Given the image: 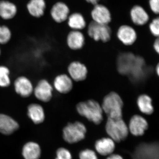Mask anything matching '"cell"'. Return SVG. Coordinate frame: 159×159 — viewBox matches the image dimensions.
Returning a JSON list of instances; mask_svg holds the SVG:
<instances>
[{"label": "cell", "instance_id": "cell-33", "mask_svg": "<svg viewBox=\"0 0 159 159\" xmlns=\"http://www.w3.org/2000/svg\"><path fill=\"white\" fill-rule=\"evenodd\" d=\"M85 1L95 6V5L99 4L100 0H85Z\"/></svg>", "mask_w": 159, "mask_h": 159}, {"label": "cell", "instance_id": "cell-20", "mask_svg": "<svg viewBox=\"0 0 159 159\" xmlns=\"http://www.w3.org/2000/svg\"><path fill=\"white\" fill-rule=\"evenodd\" d=\"M115 148V142L110 138H104L99 139L95 143V148L97 152L103 156L112 154Z\"/></svg>", "mask_w": 159, "mask_h": 159}, {"label": "cell", "instance_id": "cell-15", "mask_svg": "<svg viewBox=\"0 0 159 159\" xmlns=\"http://www.w3.org/2000/svg\"><path fill=\"white\" fill-rule=\"evenodd\" d=\"M73 87V80L66 74H60L54 78L53 88L60 93H68L70 92Z\"/></svg>", "mask_w": 159, "mask_h": 159}, {"label": "cell", "instance_id": "cell-21", "mask_svg": "<svg viewBox=\"0 0 159 159\" xmlns=\"http://www.w3.org/2000/svg\"><path fill=\"white\" fill-rule=\"evenodd\" d=\"M17 6L8 0H0V17L9 20L12 19L17 14Z\"/></svg>", "mask_w": 159, "mask_h": 159}, {"label": "cell", "instance_id": "cell-18", "mask_svg": "<svg viewBox=\"0 0 159 159\" xmlns=\"http://www.w3.org/2000/svg\"><path fill=\"white\" fill-rule=\"evenodd\" d=\"M19 128L18 123L11 117L6 114L0 113V133L10 135Z\"/></svg>", "mask_w": 159, "mask_h": 159}, {"label": "cell", "instance_id": "cell-2", "mask_svg": "<svg viewBox=\"0 0 159 159\" xmlns=\"http://www.w3.org/2000/svg\"><path fill=\"white\" fill-rule=\"evenodd\" d=\"M102 106L103 113L111 119H122L123 102L119 94L111 92L103 98Z\"/></svg>", "mask_w": 159, "mask_h": 159}, {"label": "cell", "instance_id": "cell-22", "mask_svg": "<svg viewBox=\"0 0 159 159\" xmlns=\"http://www.w3.org/2000/svg\"><path fill=\"white\" fill-rule=\"evenodd\" d=\"M136 104L141 115L150 116L153 113L154 107L152 99L147 94L139 95L137 99Z\"/></svg>", "mask_w": 159, "mask_h": 159}, {"label": "cell", "instance_id": "cell-35", "mask_svg": "<svg viewBox=\"0 0 159 159\" xmlns=\"http://www.w3.org/2000/svg\"><path fill=\"white\" fill-rule=\"evenodd\" d=\"M1 54H2V50H1V48H0V57H1Z\"/></svg>", "mask_w": 159, "mask_h": 159}, {"label": "cell", "instance_id": "cell-3", "mask_svg": "<svg viewBox=\"0 0 159 159\" xmlns=\"http://www.w3.org/2000/svg\"><path fill=\"white\" fill-rule=\"evenodd\" d=\"M106 130L111 139L115 142L124 141L128 136V127L122 119H111L107 118Z\"/></svg>", "mask_w": 159, "mask_h": 159}, {"label": "cell", "instance_id": "cell-11", "mask_svg": "<svg viewBox=\"0 0 159 159\" xmlns=\"http://www.w3.org/2000/svg\"><path fill=\"white\" fill-rule=\"evenodd\" d=\"M91 17L95 22L108 25L111 20L110 11L108 8L102 4L94 6L91 11Z\"/></svg>", "mask_w": 159, "mask_h": 159}, {"label": "cell", "instance_id": "cell-29", "mask_svg": "<svg viewBox=\"0 0 159 159\" xmlns=\"http://www.w3.org/2000/svg\"><path fill=\"white\" fill-rule=\"evenodd\" d=\"M56 155L57 157L55 159H72L70 152L64 148H58L56 152Z\"/></svg>", "mask_w": 159, "mask_h": 159}, {"label": "cell", "instance_id": "cell-9", "mask_svg": "<svg viewBox=\"0 0 159 159\" xmlns=\"http://www.w3.org/2000/svg\"><path fill=\"white\" fill-rule=\"evenodd\" d=\"M49 13L54 22L61 24L67 20L70 15V10L65 3L57 2L51 7Z\"/></svg>", "mask_w": 159, "mask_h": 159}, {"label": "cell", "instance_id": "cell-5", "mask_svg": "<svg viewBox=\"0 0 159 159\" xmlns=\"http://www.w3.org/2000/svg\"><path fill=\"white\" fill-rule=\"evenodd\" d=\"M87 129L83 123L80 122L69 123L63 130V137L69 144H74L85 138Z\"/></svg>", "mask_w": 159, "mask_h": 159}, {"label": "cell", "instance_id": "cell-28", "mask_svg": "<svg viewBox=\"0 0 159 159\" xmlns=\"http://www.w3.org/2000/svg\"><path fill=\"white\" fill-rule=\"evenodd\" d=\"M80 159H98L97 154L94 151L85 149L80 152L79 154Z\"/></svg>", "mask_w": 159, "mask_h": 159}, {"label": "cell", "instance_id": "cell-17", "mask_svg": "<svg viewBox=\"0 0 159 159\" xmlns=\"http://www.w3.org/2000/svg\"><path fill=\"white\" fill-rule=\"evenodd\" d=\"M26 8L31 16L40 18L45 14L47 9V2L46 0H29Z\"/></svg>", "mask_w": 159, "mask_h": 159}, {"label": "cell", "instance_id": "cell-34", "mask_svg": "<svg viewBox=\"0 0 159 159\" xmlns=\"http://www.w3.org/2000/svg\"><path fill=\"white\" fill-rule=\"evenodd\" d=\"M156 73L159 77V62L157 64V65L156 67L155 68Z\"/></svg>", "mask_w": 159, "mask_h": 159}, {"label": "cell", "instance_id": "cell-26", "mask_svg": "<svg viewBox=\"0 0 159 159\" xmlns=\"http://www.w3.org/2000/svg\"><path fill=\"white\" fill-rule=\"evenodd\" d=\"M12 33L9 28L5 25H0V45L7 44L10 41Z\"/></svg>", "mask_w": 159, "mask_h": 159}, {"label": "cell", "instance_id": "cell-24", "mask_svg": "<svg viewBox=\"0 0 159 159\" xmlns=\"http://www.w3.org/2000/svg\"><path fill=\"white\" fill-rule=\"evenodd\" d=\"M22 154L25 159H39L41 156L39 145L35 142H28L23 147Z\"/></svg>", "mask_w": 159, "mask_h": 159}, {"label": "cell", "instance_id": "cell-32", "mask_svg": "<svg viewBox=\"0 0 159 159\" xmlns=\"http://www.w3.org/2000/svg\"><path fill=\"white\" fill-rule=\"evenodd\" d=\"M106 159H123L121 156L118 154H112L109 156Z\"/></svg>", "mask_w": 159, "mask_h": 159}, {"label": "cell", "instance_id": "cell-14", "mask_svg": "<svg viewBox=\"0 0 159 159\" xmlns=\"http://www.w3.org/2000/svg\"><path fill=\"white\" fill-rule=\"evenodd\" d=\"M131 20L135 25H145L150 21L148 12L142 6L136 5L132 7L130 11Z\"/></svg>", "mask_w": 159, "mask_h": 159}, {"label": "cell", "instance_id": "cell-8", "mask_svg": "<svg viewBox=\"0 0 159 159\" xmlns=\"http://www.w3.org/2000/svg\"><path fill=\"white\" fill-rule=\"evenodd\" d=\"M13 87L15 93L22 98H29L33 93L34 85L31 80L26 76L16 77L13 83Z\"/></svg>", "mask_w": 159, "mask_h": 159}, {"label": "cell", "instance_id": "cell-6", "mask_svg": "<svg viewBox=\"0 0 159 159\" xmlns=\"http://www.w3.org/2000/svg\"><path fill=\"white\" fill-rule=\"evenodd\" d=\"M53 86L47 80L41 79L34 87L33 94L39 101L48 102L53 97Z\"/></svg>", "mask_w": 159, "mask_h": 159}, {"label": "cell", "instance_id": "cell-1", "mask_svg": "<svg viewBox=\"0 0 159 159\" xmlns=\"http://www.w3.org/2000/svg\"><path fill=\"white\" fill-rule=\"evenodd\" d=\"M80 115L85 117L94 124H100L103 120V111L102 106L93 99L80 102L76 107Z\"/></svg>", "mask_w": 159, "mask_h": 159}, {"label": "cell", "instance_id": "cell-25", "mask_svg": "<svg viewBox=\"0 0 159 159\" xmlns=\"http://www.w3.org/2000/svg\"><path fill=\"white\" fill-rule=\"evenodd\" d=\"M10 69L5 65H0V88H7L11 84Z\"/></svg>", "mask_w": 159, "mask_h": 159}, {"label": "cell", "instance_id": "cell-31", "mask_svg": "<svg viewBox=\"0 0 159 159\" xmlns=\"http://www.w3.org/2000/svg\"><path fill=\"white\" fill-rule=\"evenodd\" d=\"M153 46L155 51L159 55V37L156 38L154 42Z\"/></svg>", "mask_w": 159, "mask_h": 159}, {"label": "cell", "instance_id": "cell-7", "mask_svg": "<svg viewBox=\"0 0 159 159\" xmlns=\"http://www.w3.org/2000/svg\"><path fill=\"white\" fill-rule=\"evenodd\" d=\"M128 127L129 132L134 136H142L148 129V122L142 115L135 114L131 118Z\"/></svg>", "mask_w": 159, "mask_h": 159}, {"label": "cell", "instance_id": "cell-12", "mask_svg": "<svg viewBox=\"0 0 159 159\" xmlns=\"http://www.w3.org/2000/svg\"><path fill=\"white\" fill-rule=\"evenodd\" d=\"M136 55L131 52L124 53L119 56L117 62L118 71L123 75H129L133 67Z\"/></svg>", "mask_w": 159, "mask_h": 159}, {"label": "cell", "instance_id": "cell-23", "mask_svg": "<svg viewBox=\"0 0 159 159\" xmlns=\"http://www.w3.org/2000/svg\"><path fill=\"white\" fill-rule=\"evenodd\" d=\"M67 23L72 30L81 31L87 27L85 19L79 12H74L70 14L67 20Z\"/></svg>", "mask_w": 159, "mask_h": 159}, {"label": "cell", "instance_id": "cell-4", "mask_svg": "<svg viewBox=\"0 0 159 159\" xmlns=\"http://www.w3.org/2000/svg\"><path fill=\"white\" fill-rule=\"evenodd\" d=\"M87 33L95 41L107 43L111 39L112 30L108 25H102L92 20L86 27Z\"/></svg>", "mask_w": 159, "mask_h": 159}, {"label": "cell", "instance_id": "cell-16", "mask_svg": "<svg viewBox=\"0 0 159 159\" xmlns=\"http://www.w3.org/2000/svg\"><path fill=\"white\" fill-rule=\"evenodd\" d=\"M66 40L70 48L73 50H78L84 46L86 38L82 31L71 30L67 35Z\"/></svg>", "mask_w": 159, "mask_h": 159}, {"label": "cell", "instance_id": "cell-10", "mask_svg": "<svg viewBox=\"0 0 159 159\" xmlns=\"http://www.w3.org/2000/svg\"><path fill=\"white\" fill-rule=\"evenodd\" d=\"M116 37L124 45H133L136 41V31L131 26L122 25L119 27L116 32Z\"/></svg>", "mask_w": 159, "mask_h": 159}, {"label": "cell", "instance_id": "cell-27", "mask_svg": "<svg viewBox=\"0 0 159 159\" xmlns=\"http://www.w3.org/2000/svg\"><path fill=\"white\" fill-rule=\"evenodd\" d=\"M148 28L150 33L154 37H159V16H156L149 22Z\"/></svg>", "mask_w": 159, "mask_h": 159}, {"label": "cell", "instance_id": "cell-13", "mask_svg": "<svg viewBox=\"0 0 159 159\" xmlns=\"http://www.w3.org/2000/svg\"><path fill=\"white\" fill-rule=\"evenodd\" d=\"M69 76L74 81H81L87 77L88 69L85 65L78 61L71 62L68 67Z\"/></svg>", "mask_w": 159, "mask_h": 159}, {"label": "cell", "instance_id": "cell-19", "mask_svg": "<svg viewBox=\"0 0 159 159\" xmlns=\"http://www.w3.org/2000/svg\"><path fill=\"white\" fill-rule=\"evenodd\" d=\"M27 114L35 124L42 123L45 119L44 110L39 103H32L29 104L27 108Z\"/></svg>", "mask_w": 159, "mask_h": 159}, {"label": "cell", "instance_id": "cell-30", "mask_svg": "<svg viewBox=\"0 0 159 159\" xmlns=\"http://www.w3.org/2000/svg\"><path fill=\"white\" fill-rule=\"evenodd\" d=\"M148 5L154 14L159 16V0H149Z\"/></svg>", "mask_w": 159, "mask_h": 159}]
</instances>
